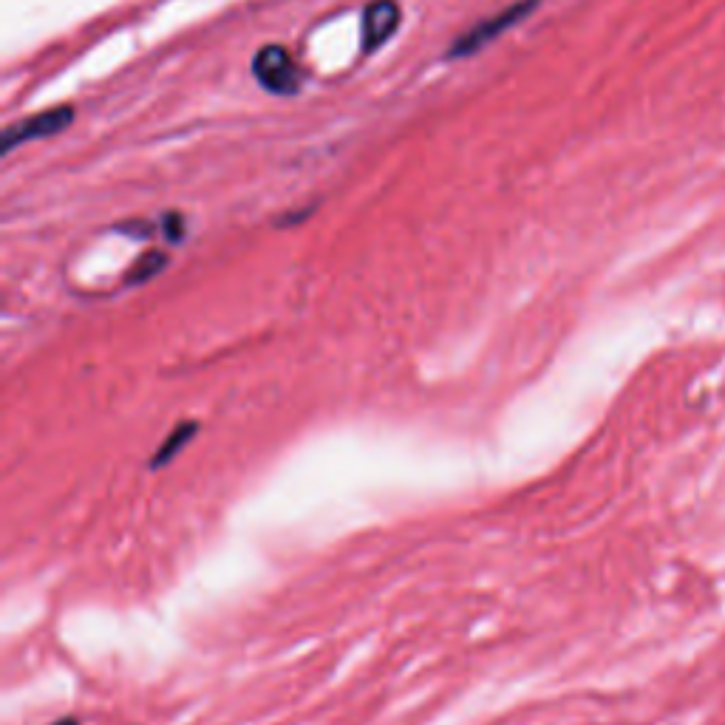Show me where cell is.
I'll use <instances>...</instances> for the list:
<instances>
[{
	"mask_svg": "<svg viewBox=\"0 0 725 725\" xmlns=\"http://www.w3.org/2000/svg\"><path fill=\"white\" fill-rule=\"evenodd\" d=\"M54 725H80V723H77L74 717H66V720H57V723H54Z\"/></svg>",
	"mask_w": 725,
	"mask_h": 725,
	"instance_id": "ba28073f",
	"label": "cell"
},
{
	"mask_svg": "<svg viewBox=\"0 0 725 725\" xmlns=\"http://www.w3.org/2000/svg\"><path fill=\"white\" fill-rule=\"evenodd\" d=\"M193 434H196V422H182V425H179V428L159 445V451L153 456V468H165L170 459L185 448L187 439L193 437Z\"/></svg>",
	"mask_w": 725,
	"mask_h": 725,
	"instance_id": "5b68a950",
	"label": "cell"
},
{
	"mask_svg": "<svg viewBox=\"0 0 725 725\" xmlns=\"http://www.w3.org/2000/svg\"><path fill=\"white\" fill-rule=\"evenodd\" d=\"M165 267H168V255L159 253V250H151V253H145L139 261H136L125 281H128V284H145V281L156 278Z\"/></svg>",
	"mask_w": 725,
	"mask_h": 725,
	"instance_id": "8992f818",
	"label": "cell"
},
{
	"mask_svg": "<svg viewBox=\"0 0 725 725\" xmlns=\"http://www.w3.org/2000/svg\"><path fill=\"white\" fill-rule=\"evenodd\" d=\"M162 233L168 236V241H182V238H185V216L168 213V216L162 219Z\"/></svg>",
	"mask_w": 725,
	"mask_h": 725,
	"instance_id": "52a82bcc",
	"label": "cell"
},
{
	"mask_svg": "<svg viewBox=\"0 0 725 725\" xmlns=\"http://www.w3.org/2000/svg\"><path fill=\"white\" fill-rule=\"evenodd\" d=\"M253 77L255 83L275 97H292L304 85V71L298 66V60L281 43H267L255 51Z\"/></svg>",
	"mask_w": 725,
	"mask_h": 725,
	"instance_id": "6da1fadb",
	"label": "cell"
},
{
	"mask_svg": "<svg viewBox=\"0 0 725 725\" xmlns=\"http://www.w3.org/2000/svg\"><path fill=\"white\" fill-rule=\"evenodd\" d=\"M536 6H539V0H516V3L505 6L502 12L485 17V20H479V23H473L468 32H462L454 43H451L448 57H471L476 51H482L488 43H493L499 34L510 32V29H513L516 23H522L530 12H536Z\"/></svg>",
	"mask_w": 725,
	"mask_h": 725,
	"instance_id": "7a4b0ae2",
	"label": "cell"
},
{
	"mask_svg": "<svg viewBox=\"0 0 725 725\" xmlns=\"http://www.w3.org/2000/svg\"><path fill=\"white\" fill-rule=\"evenodd\" d=\"M71 122H74V108L71 105H57V108H49V111H40L34 117L20 119L15 125H9L0 134V148H3V153H9L15 151L17 145H23V142L49 139V136H57L60 131H66Z\"/></svg>",
	"mask_w": 725,
	"mask_h": 725,
	"instance_id": "3957f363",
	"label": "cell"
},
{
	"mask_svg": "<svg viewBox=\"0 0 725 725\" xmlns=\"http://www.w3.org/2000/svg\"><path fill=\"white\" fill-rule=\"evenodd\" d=\"M360 20H363L360 23V43H363V51L374 54V51L383 49L388 40L397 34L403 12H400V3L397 0H371L369 6L363 9Z\"/></svg>",
	"mask_w": 725,
	"mask_h": 725,
	"instance_id": "277c9868",
	"label": "cell"
}]
</instances>
